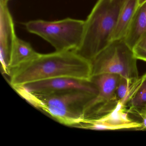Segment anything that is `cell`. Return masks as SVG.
<instances>
[{"mask_svg":"<svg viewBox=\"0 0 146 146\" xmlns=\"http://www.w3.org/2000/svg\"><path fill=\"white\" fill-rule=\"evenodd\" d=\"M11 0H0V4L4 5H7L8 2Z\"/></svg>","mask_w":146,"mask_h":146,"instance_id":"ac0fdd59","label":"cell"},{"mask_svg":"<svg viewBox=\"0 0 146 146\" xmlns=\"http://www.w3.org/2000/svg\"><path fill=\"white\" fill-rule=\"evenodd\" d=\"M125 1L98 0L85 20L82 41L75 52L91 62L111 43Z\"/></svg>","mask_w":146,"mask_h":146,"instance_id":"3957f363","label":"cell"},{"mask_svg":"<svg viewBox=\"0 0 146 146\" xmlns=\"http://www.w3.org/2000/svg\"><path fill=\"white\" fill-rule=\"evenodd\" d=\"M138 6V0L125 1L119 15L117 25L113 35L112 40L123 39Z\"/></svg>","mask_w":146,"mask_h":146,"instance_id":"4fadbf2b","label":"cell"},{"mask_svg":"<svg viewBox=\"0 0 146 146\" xmlns=\"http://www.w3.org/2000/svg\"><path fill=\"white\" fill-rule=\"evenodd\" d=\"M137 58L124 39L113 40L91 61L92 76L116 74L127 79L139 78Z\"/></svg>","mask_w":146,"mask_h":146,"instance_id":"5b68a950","label":"cell"},{"mask_svg":"<svg viewBox=\"0 0 146 146\" xmlns=\"http://www.w3.org/2000/svg\"><path fill=\"white\" fill-rule=\"evenodd\" d=\"M76 127L96 130L139 129L141 125L132 119L125 108L119 105L110 113L97 118L85 119Z\"/></svg>","mask_w":146,"mask_h":146,"instance_id":"ba28073f","label":"cell"},{"mask_svg":"<svg viewBox=\"0 0 146 146\" xmlns=\"http://www.w3.org/2000/svg\"><path fill=\"white\" fill-rule=\"evenodd\" d=\"M135 117L137 118H140V120L138 121V123L141 125V127L139 129L146 130V110L142 112Z\"/></svg>","mask_w":146,"mask_h":146,"instance_id":"2e32d148","label":"cell"},{"mask_svg":"<svg viewBox=\"0 0 146 146\" xmlns=\"http://www.w3.org/2000/svg\"><path fill=\"white\" fill-rule=\"evenodd\" d=\"M120 77L112 74L92 76L91 80L97 86L98 92L85 107V119L100 117L113 111L118 106L115 90Z\"/></svg>","mask_w":146,"mask_h":146,"instance_id":"8992f818","label":"cell"},{"mask_svg":"<svg viewBox=\"0 0 146 146\" xmlns=\"http://www.w3.org/2000/svg\"><path fill=\"white\" fill-rule=\"evenodd\" d=\"M133 50L134 55L137 59L141 60L146 62V49L135 47Z\"/></svg>","mask_w":146,"mask_h":146,"instance_id":"9a60e30c","label":"cell"},{"mask_svg":"<svg viewBox=\"0 0 146 146\" xmlns=\"http://www.w3.org/2000/svg\"><path fill=\"white\" fill-rule=\"evenodd\" d=\"M135 47L146 49V32L142 36Z\"/></svg>","mask_w":146,"mask_h":146,"instance_id":"e0dca14e","label":"cell"},{"mask_svg":"<svg viewBox=\"0 0 146 146\" xmlns=\"http://www.w3.org/2000/svg\"><path fill=\"white\" fill-rule=\"evenodd\" d=\"M17 36L14 22L7 5L0 4V53L3 72L10 75L9 63Z\"/></svg>","mask_w":146,"mask_h":146,"instance_id":"9c48e42d","label":"cell"},{"mask_svg":"<svg viewBox=\"0 0 146 146\" xmlns=\"http://www.w3.org/2000/svg\"><path fill=\"white\" fill-rule=\"evenodd\" d=\"M26 30L52 45L55 51H74L82 43L85 20L64 19L57 21L31 20L24 23Z\"/></svg>","mask_w":146,"mask_h":146,"instance_id":"277c9868","label":"cell"},{"mask_svg":"<svg viewBox=\"0 0 146 146\" xmlns=\"http://www.w3.org/2000/svg\"><path fill=\"white\" fill-rule=\"evenodd\" d=\"M17 87H19L27 92L33 93H46L70 90H81L96 94H98V92L97 86L92 80L86 81L65 77L46 79Z\"/></svg>","mask_w":146,"mask_h":146,"instance_id":"52a82bcc","label":"cell"},{"mask_svg":"<svg viewBox=\"0 0 146 146\" xmlns=\"http://www.w3.org/2000/svg\"><path fill=\"white\" fill-rule=\"evenodd\" d=\"M125 108L129 115L134 117L146 110V73L136 81Z\"/></svg>","mask_w":146,"mask_h":146,"instance_id":"7c38bea8","label":"cell"},{"mask_svg":"<svg viewBox=\"0 0 146 146\" xmlns=\"http://www.w3.org/2000/svg\"><path fill=\"white\" fill-rule=\"evenodd\" d=\"M13 88L57 78H70L90 81L91 62L74 51L40 54L32 61L11 72Z\"/></svg>","mask_w":146,"mask_h":146,"instance_id":"6da1fadb","label":"cell"},{"mask_svg":"<svg viewBox=\"0 0 146 146\" xmlns=\"http://www.w3.org/2000/svg\"><path fill=\"white\" fill-rule=\"evenodd\" d=\"M137 79L131 80L121 76L119 78L115 90V97L118 104L123 107L125 108L129 100Z\"/></svg>","mask_w":146,"mask_h":146,"instance_id":"5bb4252c","label":"cell"},{"mask_svg":"<svg viewBox=\"0 0 146 146\" xmlns=\"http://www.w3.org/2000/svg\"><path fill=\"white\" fill-rule=\"evenodd\" d=\"M146 2V0H138V6L141 5Z\"/></svg>","mask_w":146,"mask_h":146,"instance_id":"d6986e66","label":"cell"},{"mask_svg":"<svg viewBox=\"0 0 146 146\" xmlns=\"http://www.w3.org/2000/svg\"><path fill=\"white\" fill-rule=\"evenodd\" d=\"M14 89L35 107L46 113L59 123L75 127L84 121L85 107L97 94L81 90L33 93L19 87Z\"/></svg>","mask_w":146,"mask_h":146,"instance_id":"7a4b0ae2","label":"cell"},{"mask_svg":"<svg viewBox=\"0 0 146 146\" xmlns=\"http://www.w3.org/2000/svg\"><path fill=\"white\" fill-rule=\"evenodd\" d=\"M146 32V2L138 6L137 8L124 40L133 49L142 36Z\"/></svg>","mask_w":146,"mask_h":146,"instance_id":"30bf717a","label":"cell"},{"mask_svg":"<svg viewBox=\"0 0 146 146\" xmlns=\"http://www.w3.org/2000/svg\"><path fill=\"white\" fill-rule=\"evenodd\" d=\"M39 54L29 42L17 37L13 46L10 56V74L12 70L32 61Z\"/></svg>","mask_w":146,"mask_h":146,"instance_id":"8fae6325","label":"cell"}]
</instances>
